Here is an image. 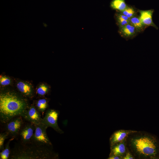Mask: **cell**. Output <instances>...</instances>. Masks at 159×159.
I'll return each instance as SVG.
<instances>
[{"instance_id":"obj_24","label":"cell","mask_w":159,"mask_h":159,"mask_svg":"<svg viewBox=\"0 0 159 159\" xmlns=\"http://www.w3.org/2000/svg\"><path fill=\"white\" fill-rule=\"evenodd\" d=\"M122 158V157L120 156L110 155V156H109V157L108 158V159H121Z\"/></svg>"},{"instance_id":"obj_2","label":"cell","mask_w":159,"mask_h":159,"mask_svg":"<svg viewBox=\"0 0 159 159\" xmlns=\"http://www.w3.org/2000/svg\"><path fill=\"white\" fill-rule=\"evenodd\" d=\"M52 147L39 145L32 143L15 144L11 150L9 158L11 159H52L57 158L58 155Z\"/></svg>"},{"instance_id":"obj_9","label":"cell","mask_w":159,"mask_h":159,"mask_svg":"<svg viewBox=\"0 0 159 159\" xmlns=\"http://www.w3.org/2000/svg\"><path fill=\"white\" fill-rule=\"evenodd\" d=\"M118 32L122 37L127 40L134 38L139 33L134 26L130 23L119 28Z\"/></svg>"},{"instance_id":"obj_6","label":"cell","mask_w":159,"mask_h":159,"mask_svg":"<svg viewBox=\"0 0 159 159\" xmlns=\"http://www.w3.org/2000/svg\"><path fill=\"white\" fill-rule=\"evenodd\" d=\"M59 113L57 110L54 109L47 110L41 122L48 127L52 128L57 132L62 134L64 132L59 128L57 123Z\"/></svg>"},{"instance_id":"obj_15","label":"cell","mask_w":159,"mask_h":159,"mask_svg":"<svg viewBox=\"0 0 159 159\" xmlns=\"http://www.w3.org/2000/svg\"><path fill=\"white\" fill-rule=\"evenodd\" d=\"M130 24L134 26L138 33L143 32L147 28L143 24L139 16L137 15L130 19Z\"/></svg>"},{"instance_id":"obj_23","label":"cell","mask_w":159,"mask_h":159,"mask_svg":"<svg viewBox=\"0 0 159 159\" xmlns=\"http://www.w3.org/2000/svg\"><path fill=\"white\" fill-rule=\"evenodd\" d=\"M134 158L130 152H127L126 153L125 156L123 157V159H133Z\"/></svg>"},{"instance_id":"obj_19","label":"cell","mask_w":159,"mask_h":159,"mask_svg":"<svg viewBox=\"0 0 159 159\" xmlns=\"http://www.w3.org/2000/svg\"><path fill=\"white\" fill-rule=\"evenodd\" d=\"M11 140H9L4 146V148L2 150L0 153V159H7L9 158L11 150L10 148L9 144Z\"/></svg>"},{"instance_id":"obj_14","label":"cell","mask_w":159,"mask_h":159,"mask_svg":"<svg viewBox=\"0 0 159 159\" xmlns=\"http://www.w3.org/2000/svg\"><path fill=\"white\" fill-rule=\"evenodd\" d=\"M115 18L119 28L130 23V19L120 12L118 11L115 14Z\"/></svg>"},{"instance_id":"obj_12","label":"cell","mask_w":159,"mask_h":159,"mask_svg":"<svg viewBox=\"0 0 159 159\" xmlns=\"http://www.w3.org/2000/svg\"><path fill=\"white\" fill-rule=\"evenodd\" d=\"M110 150L109 156L115 155L122 157L126 151L125 146L123 141L121 142L110 146Z\"/></svg>"},{"instance_id":"obj_8","label":"cell","mask_w":159,"mask_h":159,"mask_svg":"<svg viewBox=\"0 0 159 159\" xmlns=\"http://www.w3.org/2000/svg\"><path fill=\"white\" fill-rule=\"evenodd\" d=\"M40 112L34 106L29 107L21 116L28 122L34 124L41 122L42 118Z\"/></svg>"},{"instance_id":"obj_5","label":"cell","mask_w":159,"mask_h":159,"mask_svg":"<svg viewBox=\"0 0 159 159\" xmlns=\"http://www.w3.org/2000/svg\"><path fill=\"white\" fill-rule=\"evenodd\" d=\"M23 118L21 116H18L5 124V131L12 138L19 136L20 131L24 124Z\"/></svg>"},{"instance_id":"obj_4","label":"cell","mask_w":159,"mask_h":159,"mask_svg":"<svg viewBox=\"0 0 159 159\" xmlns=\"http://www.w3.org/2000/svg\"><path fill=\"white\" fill-rule=\"evenodd\" d=\"M35 125V131L31 143L39 145L52 147L46 132L48 127L42 122Z\"/></svg>"},{"instance_id":"obj_11","label":"cell","mask_w":159,"mask_h":159,"mask_svg":"<svg viewBox=\"0 0 159 159\" xmlns=\"http://www.w3.org/2000/svg\"><path fill=\"white\" fill-rule=\"evenodd\" d=\"M137 132L131 130H120L114 132L111 136L110 139V145L123 141L130 134Z\"/></svg>"},{"instance_id":"obj_21","label":"cell","mask_w":159,"mask_h":159,"mask_svg":"<svg viewBox=\"0 0 159 159\" xmlns=\"http://www.w3.org/2000/svg\"><path fill=\"white\" fill-rule=\"evenodd\" d=\"M48 87L45 85L43 84L39 86L37 90V92L40 95H45L48 92Z\"/></svg>"},{"instance_id":"obj_1","label":"cell","mask_w":159,"mask_h":159,"mask_svg":"<svg viewBox=\"0 0 159 159\" xmlns=\"http://www.w3.org/2000/svg\"><path fill=\"white\" fill-rule=\"evenodd\" d=\"M29 107L26 101L14 92L7 91L0 94V121L5 124L13 117L22 116Z\"/></svg>"},{"instance_id":"obj_20","label":"cell","mask_w":159,"mask_h":159,"mask_svg":"<svg viewBox=\"0 0 159 159\" xmlns=\"http://www.w3.org/2000/svg\"><path fill=\"white\" fill-rule=\"evenodd\" d=\"M8 133L5 131L0 134V150L1 151L4 148V142L6 139L9 137Z\"/></svg>"},{"instance_id":"obj_13","label":"cell","mask_w":159,"mask_h":159,"mask_svg":"<svg viewBox=\"0 0 159 159\" xmlns=\"http://www.w3.org/2000/svg\"><path fill=\"white\" fill-rule=\"evenodd\" d=\"M17 87L19 91L26 96L30 97L32 95V89L30 86L28 84L20 82L17 84Z\"/></svg>"},{"instance_id":"obj_7","label":"cell","mask_w":159,"mask_h":159,"mask_svg":"<svg viewBox=\"0 0 159 159\" xmlns=\"http://www.w3.org/2000/svg\"><path fill=\"white\" fill-rule=\"evenodd\" d=\"M35 130V124L29 122L24 124L19 133L20 142L24 144L31 143Z\"/></svg>"},{"instance_id":"obj_3","label":"cell","mask_w":159,"mask_h":159,"mask_svg":"<svg viewBox=\"0 0 159 159\" xmlns=\"http://www.w3.org/2000/svg\"><path fill=\"white\" fill-rule=\"evenodd\" d=\"M132 145L139 156L147 158H155L158 154L156 141L153 137L143 135L132 139Z\"/></svg>"},{"instance_id":"obj_10","label":"cell","mask_w":159,"mask_h":159,"mask_svg":"<svg viewBox=\"0 0 159 159\" xmlns=\"http://www.w3.org/2000/svg\"><path fill=\"white\" fill-rule=\"evenodd\" d=\"M154 11L153 9L145 10L138 9V12L140 14L139 18L143 25L146 27L152 26L158 29V27L153 23L152 20V16Z\"/></svg>"},{"instance_id":"obj_17","label":"cell","mask_w":159,"mask_h":159,"mask_svg":"<svg viewBox=\"0 0 159 159\" xmlns=\"http://www.w3.org/2000/svg\"><path fill=\"white\" fill-rule=\"evenodd\" d=\"M120 12L130 19L137 15L138 9L137 10L133 6H127L124 10Z\"/></svg>"},{"instance_id":"obj_22","label":"cell","mask_w":159,"mask_h":159,"mask_svg":"<svg viewBox=\"0 0 159 159\" xmlns=\"http://www.w3.org/2000/svg\"><path fill=\"white\" fill-rule=\"evenodd\" d=\"M11 81L10 79L7 77L1 76L0 77V82L1 85H9Z\"/></svg>"},{"instance_id":"obj_16","label":"cell","mask_w":159,"mask_h":159,"mask_svg":"<svg viewBox=\"0 0 159 159\" xmlns=\"http://www.w3.org/2000/svg\"><path fill=\"white\" fill-rule=\"evenodd\" d=\"M110 6L112 8L122 12L127 7L125 0H112L110 3Z\"/></svg>"},{"instance_id":"obj_18","label":"cell","mask_w":159,"mask_h":159,"mask_svg":"<svg viewBox=\"0 0 159 159\" xmlns=\"http://www.w3.org/2000/svg\"><path fill=\"white\" fill-rule=\"evenodd\" d=\"M48 106V103L45 99L39 100L36 103L35 107L37 110L41 113H43L45 111Z\"/></svg>"}]
</instances>
